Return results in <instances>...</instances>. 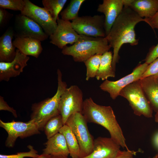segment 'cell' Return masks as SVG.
Wrapping results in <instances>:
<instances>
[{"instance_id": "cell-1", "label": "cell", "mask_w": 158, "mask_h": 158, "mask_svg": "<svg viewBox=\"0 0 158 158\" xmlns=\"http://www.w3.org/2000/svg\"><path fill=\"white\" fill-rule=\"evenodd\" d=\"M144 18L140 17L128 6H124L123 9L113 24L109 34L105 37L113 49L112 66L115 71L116 64L118 62L119 50L125 44L132 46L137 45L135 31V25Z\"/></svg>"}, {"instance_id": "cell-2", "label": "cell", "mask_w": 158, "mask_h": 158, "mask_svg": "<svg viewBox=\"0 0 158 158\" xmlns=\"http://www.w3.org/2000/svg\"><path fill=\"white\" fill-rule=\"evenodd\" d=\"M82 114L87 122L99 124L109 132L111 138L123 148L129 149L121 129L116 118L112 108L95 103L91 97L84 100Z\"/></svg>"}, {"instance_id": "cell-3", "label": "cell", "mask_w": 158, "mask_h": 158, "mask_svg": "<svg viewBox=\"0 0 158 158\" xmlns=\"http://www.w3.org/2000/svg\"><path fill=\"white\" fill-rule=\"evenodd\" d=\"M78 40L71 46H66L61 53L72 56L77 62H84L97 54L102 55L111 48L106 38L80 35Z\"/></svg>"}, {"instance_id": "cell-4", "label": "cell", "mask_w": 158, "mask_h": 158, "mask_svg": "<svg viewBox=\"0 0 158 158\" xmlns=\"http://www.w3.org/2000/svg\"><path fill=\"white\" fill-rule=\"evenodd\" d=\"M57 74L58 86L56 94L51 98H47L32 105L30 119L34 121L40 131L44 130L45 124L50 119L60 114V101L62 94L67 88V85L63 81L62 73L59 69H57Z\"/></svg>"}, {"instance_id": "cell-5", "label": "cell", "mask_w": 158, "mask_h": 158, "mask_svg": "<svg viewBox=\"0 0 158 158\" xmlns=\"http://www.w3.org/2000/svg\"><path fill=\"white\" fill-rule=\"evenodd\" d=\"M87 123L82 113L78 112L71 115L65 123L70 128L78 142L80 149L79 158L89 155L93 149L94 139L89 130Z\"/></svg>"}, {"instance_id": "cell-6", "label": "cell", "mask_w": 158, "mask_h": 158, "mask_svg": "<svg viewBox=\"0 0 158 158\" xmlns=\"http://www.w3.org/2000/svg\"><path fill=\"white\" fill-rule=\"evenodd\" d=\"M119 96L126 99L135 115L147 118L152 116V109L142 88L139 80L123 89Z\"/></svg>"}, {"instance_id": "cell-7", "label": "cell", "mask_w": 158, "mask_h": 158, "mask_svg": "<svg viewBox=\"0 0 158 158\" xmlns=\"http://www.w3.org/2000/svg\"><path fill=\"white\" fill-rule=\"evenodd\" d=\"M83 102V92L78 86L73 85L66 88L61 96L59 108L64 125L72 114L82 113Z\"/></svg>"}, {"instance_id": "cell-8", "label": "cell", "mask_w": 158, "mask_h": 158, "mask_svg": "<svg viewBox=\"0 0 158 158\" xmlns=\"http://www.w3.org/2000/svg\"><path fill=\"white\" fill-rule=\"evenodd\" d=\"M0 126L7 133L8 135L5 145L9 148L14 147L16 139L19 137L23 139L40 133L33 120L30 119L25 122L14 120L6 122L0 119Z\"/></svg>"}, {"instance_id": "cell-9", "label": "cell", "mask_w": 158, "mask_h": 158, "mask_svg": "<svg viewBox=\"0 0 158 158\" xmlns=\"http://www.w3.org/2000/svg\"><path fill=\"white\" fill-rule=\"evenodd\" d=\"M104 15L78 16L72 20V26L80 35L94 37H105Z\"/></svg>"}, {"instance_id": "cell-10", "label": "cell", "mask_w": 158, "mask_h": 158, "mask_svg": "<svg viewBox=\"0 0 158 158\" xmlns=\"http://www.w3.org/2000/svg\"><path fill=\"white\" fill-rule=\"evenodd\" d=\"M24 1L25 7L20 13L37 23L48 36L52 35L57 28V21L44 7L36 5L28 0Z\"/></svg>"}, {"instance_id": "cell-11", "label": "cell", "mask_w": 158, "mask_h": 158, "mask_svg": "<svg viewBox=\"0 0 158 158\" xmlns=\"http://www.w3.org/2000/svg\"><path fill=\"white\" fill-rule=\"evenodd\" d=\"M13 29L15 37H32L42 41L49 37L37 23L21 13L15 17Z\"/></svg>"}, {"instance_id": "cell-12", "label": "cell", "mask_w": 158, "mask_h": 158, "mask_svg": "<svg viewBox=\"0 0 158 158\" xmlns=\"http://www.w3.org/2000/svg\"><path fill=\"white\" fill-rule=\"evenodd\" d=\"M148 65L145 62L139 65L131 73L118 80L111 81L107 79L105 80L101 84L99 87L102 91L109 93L111 97L114 100L119 96L120 92L123 89L140 79Z\"/></svg>"}, {"instance_id": "cell-13", "label": "cell", "mask_w": 158, "mask_h": 158, "mask_svg": "<svg viewBox=\"0 0 158 158\" xmlns=\"http://www.w3.org/2000/svg\"><path fill=\"white\" fill-rule=\"evenodd\" d=\"M57 28L49 37L50 42L62 49L68 44H73L79 39L80 35L73 28L70 21L59 18Z\"/></svg>"}, {"instance_id": "cell-14", "label": "cell", "mask_w": 158, "mask_h": 158, "mask_svg": "<svg viewBox=\"0 0 158 158\" xmlns=\"http://www.w3.org/2000/svg\"><path fill=\"white\" fill-rule=\"evenodd\" d=\"M29 59L28 56L17 49L16 56L12 61L10 62H0V81L8 82L11 78L19 75L27 65Z\"/></svg>"}, {"instance_id": "cell-15", "label": "cell", "mask_w": 158, "mask_h": 158, "mask_svg": "<svg viewBox=\"0 0 158 158\" xmlns=\"http://www.w3.org/2000/svg\"><path fill=\"white\" fill-rule=\"evenodd\" d=\"M120 147L111 138L99 137L94 140L92 152L81 158H115Z\"/></svg>"}, {"instance_id": "cell-16", "label": "cell", "mask_w": 158, "mask_h": 158, "mask_svg": "<svg viewBox=\"0 0 158 158\" xmlns=\"http://www.w3.org/2000/svg\"><path fill=\"white\" fill-rule=\"evenodd\" d=\"M124 7L123 0H104L99 5L97 11L105 17L104 28L106 36Z\"/></svg>"}, {"instance_id": "cell-17", "label": "cell", "mask_w": 158, "mask_h": 158, "mask_svg": "<svg viewBox=\"0 0 158 158\" xmlns=\"http://www.w3.org/2000/svg\"><path fill=\"white\" fill-rule=\"evenodd\" d=\"M15 36L13 28L9 27L0 37V62H10L15 57L16 48L12 40Z\"/></svg>"}, {"instance_id": "cell-18", "label": "cell", "mask_w": 158, "mask_h": 158, "mask_svg": "<svg viewBox=\"0 0 158 158\" xmlns=\"http://www.w3.org/2000/svg\"><path fill=\"white\" fill-rule=\"evenodd\" d=\"M41 41L30 37H15L13 44L22 53L37 58L42 51Z\"/></svg>"}, {"instance_id": "cell-19", "label": "cell", "mask_w": 158, "mask_h": 158, "mask_svg": "<svg viewBox=\"0 0 158 158\" xmlns=\"http://www.w3.org/2000/svg\"><path fill=\"white\" fill-rule=\"evenodd\" d=\"M152 110L158 111V77L150 76L139 80Z\"/></svg>"}, {"instance_id": "cell-20", "label": "cell", "mask_w": 158, "mask_h": 158, "mask_svg": "<svg viewBox=\"0 0 158 158\" xmlns=\"http://www.w3.org/2000/svg\"><path fill=\"white\" fill-rule=\"evenodd\" d=\"M47 140L45 143V147L43 150L42 153L66 157L69 154L65 138L62 134L59 133Z\"/></svg>"}, {"instance_id": "cell-21", "label": "cell", "mask_w": 158, "mask_h": 158, "mask_svg": "<svg viewBox=\"0 0 158 158\" xmlns=\"http://www.w3.org/2000/svg\"><path fill=\"white\" fill-rule=\"evenodd\" d=\"M128 6L141 18H150L158 11V0H132Z\"/></svg>"}, {"instance_id": "cell-22", "label": "cell", "mask_w": 158, "mask_h": 158, "mask_svg": "<svg viewBox=\"0 0 158 158\" xmlns=\"http://www.w3.org/2000/svg\"><path fill=\"white\" fill-rule=\"evenodd\" d=\"M113 55L111 51H108L103 54L96 78L97 80H105L109 77H114L115 71L112 66Z\"/></svg>"}, {"instance_id": "cell-23", "label": "cell", "mask_w": 158, "mask_h": 158, "mask_svg": "<svg viewBox=\"0 0 158 158\" xmlns=\"http://www.w3.org/2000/svg\"><path fill=\"white\" fill-rule=\"evenodd\" d=\"M59 133L63 135L65 138L71 157L72 158H79V146L75 135L70 128L65 124L60 129Z\"/></svg>"}, {"instance_id": "cell-24", "label": "cell", "mask_w": 158, "mask_h": 158, "mask_svg": "<svg viewBox=\"0 0 158 158\" xmlns=\"http://www.w3.org/2000/svg\"><path fill=\"white\" fill-rule=\"evenodd\" d=\"M64 125L60 114L50 119L45 124L44 130L47 139L59 133Z\"/></svg>"}, {"instance_id": "cell-25", "label": "cell", "mask_w": 158, "mask_h": 158, "mask_svg": "<svg viewBox=\"0 0 158 158\" xmlns=\"http://www.w3.org/2000/svg\"><path fill=\"white\" fill-rule=\"evenodd\" d=\"M85 0H72L68 6L61 13V19L69 21L78 17V12L82 3Z\"/></svg>"}, {"instance_id": "cell-26", "label": "cell", "mask_w": 158, "mask_h": 158, "mask_svg": "<svg viewBox=\"0 0 158 158\" xmlns=\"http://www.w3.org/2000/svg\"><path fill=\"white\" fill-rule=\"evenodd\" d=\"M67 1L66 0H43L42 4L53 19L57 21L59 14Z\"/></svg>"}, {"instance_id": "cell-27", "label": "cell", "mask_w": 158, "mask_h": 158, "mask_svg": "<svg viewBox=\"0 0 158 158\" xmlns=\"http://www.w3.org/2000/svg\"><path fill=\"white\" fill-rule=\"evenodd\" d=\"M102 55L100 54L95 55L84 62L86 68L85 80L87 81L96 77L100 66Z\"/></svg>"}, {"instance_id": "cell-28", "label": "cell", "mask_w": 158, "mask_h": 158, "mask_svg": "<svg viewBox=\"0 0 158 158\" xmlns=\"http://www.w3.org/2000/svg\"><path fill=\"white\" fill-rule=\"evenodd\" d=\"M25 5L24 0H0V7L4 9H8L20 12L23 9Z\"/></svg>"}, {"instance_id": "cell-29", "label": "cell", "mask_w": 158, "mask_h": 158, "mask_svg": "<svg viewBox=\"0 0 158 158\" xmlns=\"http://www.w3.org/2000/svg\"><path fill=\"white\" fill-rule=\"evenodd\" d=\"M27 147L30 150L28 152H17L15 154L10 155L0 154V158H25L27 157L35 158L39 155L37 151L32 145H29Z\"/></svg>"}, {"instance_id": "cell-30", "label": "cell", "mask_w": 158, "mask_h": 158, "mask_svg": "<svg viewBox=\"0 0 158 158\" xmlns=\"http://www.w3.org/2000/svg\"><path fill=\"white\" fill-rule=\"evenodd\" d=\"M151 76L158 77V58L148 65L140 79Z\"/></svg>"}, {"instance_id": "cell-31", "label": "cell", "mask_w": 158, "mask_h": 158, "mask_svg": "<svg viewBox=\"0 0 158 158\" xmlns=\"http://www.w3.org/2000/svg\"><path fill=\"white\" fill-rule=\"evenodd\" d=\"M158 58V43L151 48L144 60L145 63L149 65Z\"/></svg>"}, {"instance_id": "cell-32", "label": "cell", "mask_w": 158, "mask_h": 158, "mask_svg": "<svg viewBox=\"0 0 158 158\" xmlns=\"http://www.w3.org/2000/svg\"><path fill=\"white\" fill-rule=\"evenodd\" d=\"M13 14L10 13L5 9L0 8V25L3 26L7 23Z\"/></svg>"}, {"instance_id": "cell-33", "label": "cell", "mask_w": 158, "mask_h": 158, "mask_svg": "<svg viewBox=\"0 0 158 158\" xmlns=\"http://www.w3.org/2000/svg\"><path fill=\"white\" fill-rule=\"evenodd\" d=\"M0 110L8 111L11 112L15 117H17L16 110L10 107L5 101L4 97L1 96H0Z\"/></svg>"}, {"instance_id": "cell-34", "label": "cell", "mask_w": 158, "mask_h": 158, "mask_svg": "<svg viewBox=\"0 0 158 158\" xmlns=\"http://www.w3.org/2000/svg\"><path fill=\"white\" fill-rule=\"evenodd\" d=\"M144 22L147 23L153 29H158V11L152 17L150 18H144Z\"/></svg>"}, {"instance_id": "cell-35", "label": "cell", "mask_w": 158, "mask_h": 158, "mask_svg": "<svg viewBox=\"0 0 158 158\" xmlns=\"http://www.w3.org/2000/svg\"><path fill=\"white\" fill-rule=\"evenodd\" d=\"M136 152L134 150H131L129 149L126 151L120 150L115 158H133V156L135 155Z\"/></svg>"}, {"instance_id": "cell-36", "label": "cell", "mask_w": 158, "mask_h": 158, "mask_svg": "<svg viewBox=\"0 0 158 158\" xmlns=\"http://www.w3.org/2000/svg\"><path fill=\"white\" fill-rule=\"evenodd\" d=\"M35 158H51V155L42 153Z\"/></svg>"}, {"instance_id": "cell-37", "label": "cell", "mask_w": 158, "mask_h": 158, "mask_svg": "<svg viewBox=\"0 0 158 158\" xmlns=\"http://www.w3.org/2000/svg\"><path fill=\"white\" fill-rule=\"evenodd\" d=\"M154 142L156 146L158 147V133L156 134L154 137Z\"/></svg>"}, {"instance_id": "cell-38", "label": "cell", "mask_w": 158, "mask_h": 158, "mask_svg": "<svg viewBox=\"0 0 158 158\" xmlns=\"http://www.w3.org/2000/svg\"><path fill=\"white\" fill-rule=\"evenodd\" d=\"M51 158H68V157L62 155L54 156L51 155Z\"/></svg>"}, {"instance_id": "cell-39", "label": "cell", "mask_w": 158, "mask_h": 158, "mask_svg": "<svg viewBox=\"0 0 158 158\" xmlns=\"http://www.w3.org/2000/svg\"><path fill=\"white\" fill-rule=\"evenodd\" d=\"M155 121L158 123V111L156 112V114L155 115Z\"/></svg>"}]
</instances>
